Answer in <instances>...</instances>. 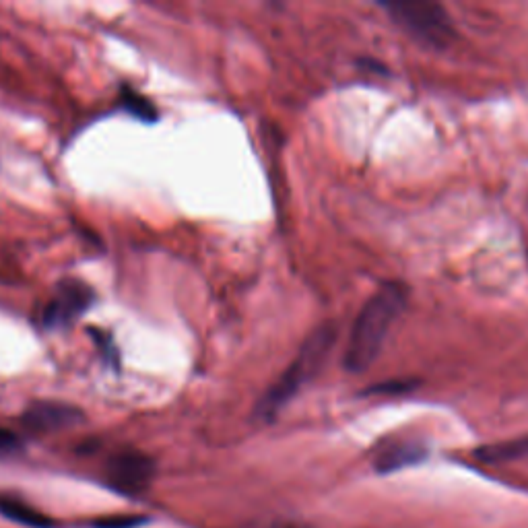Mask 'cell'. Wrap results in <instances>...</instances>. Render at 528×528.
Wrapping results in <instances>:
<instances>
[{
    "label": "cell",
    "instance_id": "obj_1",
    "mask_svg": "<svg viewBox=\"0 0 528 528\" xmlns=\"http://www.w3.org/2000/svg\"><path fill=\"white\" fill-rule=\"evenodd\" d=\"M407 304V289L401 283L382 285L357 316L345 351L349 372H366L378 357L392 322Z\"/></svg>",
    "mask_w": 528,
    "mask_h": 528
},
{
    "label": "cell",
    "instance_id": "obj_2",
    "mask_svg": "<svg viewBox=\"0 0 528 528\" xmlns=\"http://www.w3.org/2000/svg\"><path fill=\"white\" fill-rule=\"evenodd\" d=\"M337 341V326L324 324L316 328L302 345L300 353L291 361V366L283 372V376L273 384L267 394L262 396L260 403L254 409V417L258 421H273L279 411L300 392L324 366V361Z\"/></svg>",
    "mask_w": 528,
    "mask_h": 528
},
{
    "label": "cell",
    "instance_id": "obj_3",
    "mask_svg": "<svg viewBox=\"0 0 528 528\" xmlns=\"http://www.w3.org/2000/svg\"><path fill=\"white\" fill-rule=\"evenodd\" d=\"M384 9L413 38L427 46L446 48L454 40L450 17L436 3H429V0H390V3H384Z\"/></svg>",
    "mask_w": 528,
    "mask_h": 528
},
{
    "label": "cell",
    "instance_id": "obj_4",
    "mask_svg": "<svg viewBox=\"0 0 528 528\" xmlns=\"http://www.w3.org/2000/svg\"><path fill=\"white\" fill-rule=\"evenodd\" d=\"M93 304V289L79 279H66L58 285L52 300L40 314V324L46 330L66 328L79 320Z\"/></svg>",
    "mask_w": 528,
    "mask_h": 528
},
{
    "label": "cell",
    "instance_id": "obj_5",
    "mask_svg": "<svg viewBox=\"0 0 528 528\" xmlns=\"http://www.w3.org/2000/svg\"><path fill=\"white\" fill-rule=\"evenodd\" d=\"M155 475V462L137 450H122L108 460V479L126 493L143 491Z\"/></svg>",
    "mask_w": 528,
    "mask_h": 528
},
{
    "label": "cell",
    "instance_id": "obj_6",
    "mask_svg": "<svg viewBox=\"0 0 528 528\" xmlns=\"http://www.w3.org/2000/svg\"><path fill=\"white\" fill-rule=\"evenodd\" d=\"M85 415L81 409L66 405V403H54V401H38L25 409L21 421L23 425L33 434H52L62 432V429L75 427L83 423Z\"/></svg>",
    "mask_w": 528,
    "mask_h": 528
},
{
    "label": "cell",
    "instance_id": "obj_7",
    "mask_svg": "<svg viewBox=\"0 0 528 528\" xmlns=\"http://www.w3.org/2000/svg\"><path fill=\"white\" fill-rule=\"evenodd\" d=\"M427 456V448L415 440H396L382 446L374 458L378 473H394L419 462Z\"/></svg>",
    "mask_w": 528,
    "mask_h": 528
},
{
    "label": "cell",
    "instance_id": "obj_8",
    "mask_svg": "<svg viewBox=\"0 0 528 528\" xmlns=\"http://www.w3.org/2000/svg\"><path fill=\"white\" fill-rule=\"evenodd\" d=\"M0 514L27 528H54L52 518L13 498H0Z\"/></svg>",
    "mask_w": 528,
    "mask_h": 528
},
{
    "label": "cell",
    "instance_id": "obj_9",
    "mask_svg": "<svg viewBox=\"0 0 528 528\" xmlns=\"http://www.w3.org/2000/svg\"><path fill=\"white\" fill-rule=\"evenodd\" d=\"M475 456L483 462H508V460L524 458V456H528V436H522V438L510 440V442L483 446L475 452Z\"/></svg>",
    "mask_w": 528,
    "mask_h": 528
},
{
    "label": "cell",
    "instance_id": "obj_10",
    "mask_svg": "<svg viewBox=\"0 0 528 528\" xmlns=\"http://www.w3.org/2000/svg\"><path fill=\"white\" fill-rule=\"evenodd\" d=\"M120 106L132 114L135 118H139L141 122H157L159 120V112L157 108L149 102L145 95H141L137 89H132L128 85L120 87Z\"/></svg>",
    "mask_w": 528,
    "mask_h": 528
},
{
    "label": "cell",
    "instance_id": "obj_11",
    "mask_svg": "<svg viewBox=\"0 0 528 528\" xmlns=\"http://www.w3.org/2000/svg\"><path fill=\"white\" fill-rule=\"evenodd\" d=\"M147 518L143 516H108V518H99L93 522V528H137L145 524Z\"/></svg>",
    "mask_w": 528,
    "mask_h": 528
},
{
    "label": "cell",
    "instance_id": "obj_12",
    "mask_svg": "<svg viewBox=\"0 0 528 528\" xmlns=\"http://www.w3.org/2000/svg\"><path fill=\"white\" fill-rule=\"evenodd\" d=\"M23 450L21 438L7 427H0V456H15Z\"/></svg>",
    "mask_w": 528,
    "mask_h": 528
},
{
    "label": "cell",
    "instance_id": "obj_13",
    "mask_svg": "<svg viewBox=\"0 0 528 528\" xmlns=\"http://www.w3.org/2000/svg\"><path fill=\"white\" fill-rule=\"evenodd\" d=\"M89 335L95 339V343L99 345V349H102L106 353V357H108V361L112 363V366L118 368V353H116V349H114V345L110 341V335L99 333L97 328H89Z\"/></svg>",
    "mask_w": 528,
    "mask_h": 528
}]
</instances>
